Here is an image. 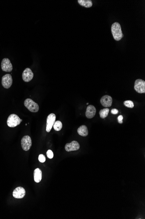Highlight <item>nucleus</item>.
I'll return each mask as SVG.
<instances>
[{"instance_id": "obj_22", "label": "nucleus", "mask_w": 145, "mask_h": 219, "mask_svg": "<svg viewBox=\"0 0 145 219\" xmlns=\"http://www.w3.org/2000/svg\"><path fill=\"white\" fill-rule=\"evenodd\" d=\"M123 116L122 115L119 116L118 117V120L120 124H122L123 123Z\"/></svg>"}, {"instance_id": "obj_5", "label": "nucleus", "mask_w": 145, "mask_h": 219, "mask_svg": "<svg viewBox=\"0 0 145 219\" xmlns=\"http://www.w3.org/2000/svg\"><path fill=\"white\" fill-rule=\"evenodd\" d=\"M21 145L25 151L29 150L32 146V141L30 137L28 135L23 137L21 141Z\"/></svg>"}, {"instance_id": "obj_16", "label": "nucleus", "mask_w": 145, "mask_h": 219, "mask_svg": "<svg viewBox=\"0 0 145 219\" xmlns=\"http://www.w3.org/2000/svg\"><path fill=\"white\" fill-rule=\"evenodd\" d=\"M77 2L80 6L85 8H90L93 5V2L91 0H78Z\"/></svg>"}, {"instance_id": "obj_21", "label": "nucleus", "mask_w": 145, "mask_h": 219, "mask_svg": "<svg viewBox=\"0 0 145 219\" xmlns=\"http://www.w3.org/2000/svg\"><path fill=\"white\" fill-rule=\"evenodd\" d=\"M47 156L49 159H52L53 157V152H52V150H48L47 151Z\"/></svg>"}, {"instance_id": "obj_4", "label": "nucleus", "mask_w": 145, "mask_h": 219, "mask_svg": "<svg viewBox=\"0 0 145 219\" xmlns=\"http://www.w3.org/2000/svg\"><path fill=\"white\" fill-rule=\"evenodd\" d=\"M134 89L138 93H145V82L144 80L138 79L135 80L134 85Z\"/></svg>"}, {"instance_id": "obj_7", "label": "nucleus", "mask_w": 145, "mask_h": 219, "mask_svg": "<svg viewBox=\"0 0 145 219\" xmlns=\"http://www.w3.org/2000/svg\"><path fill=\"white\" fill-rule=\"evenodd\" d=\"M1 67L3 71L11 72L13 70V66L10 60L8 58H4L1 63Z\"/></svg>"}, {"instance_id": "obj_23", "label": "nucleus", "mask_w": 145, "mask_h": 219, "mask_svg": "<svg viewBox=\"0 0 145 219\" xmlns=\"http://www.w3.org/2000/svg\"><path fill=\"white\" fill-rule=\"evenodd\" d=\"M119 111L117 109H116V108H113L111 110V113L113 114L116 115L118 113Z\"/></svg>"}, {"instance_id": "obj_6", "label": "nucleus", "mask_w": 145, "mask_h": 219, "mask_svg": "<svg viewBox=\"0 0 145 219\" xmlns=\"http://www.w3.org/2000/svg\"><path fill=\"white\" fill-rule=\"evenodd\" d=\"M13 79L10 74H6L2 78V84L3 87L6 89H8L12 85Z\"/></svg>"}, {"instance_id": "obj_20", "label": "nucleus", "mask_w": 145, "mask_h": 219, "mask_svg": "<svg viewBox=\"0 0 145 219\" xmlns=\"http://www.w3.org/2000/svg\"><path fill=\"white\" fill-rule=\"evenodd\" d=\"M38 160L40 162L44 163L46 161V158L44 155L40 154L39 156Z\"/></svg>"}, {"instance_id": "obj_1", "label": "nucleus", "mask_w": 145, "mask_h": 219, "mask_svg": "<svg viewBox=\"0 0 145 219\" xmlns=\"http://www.w3.org/2000/svg\"><path fill=\"white\" fill-rule=\"evenodd\" d=\"M111 32L113 38L116 41H120L123 37V34L121 27L120 23L117 22L114 23L111 26Z\"/></svg>"}, {"instance_id": "obj_13", "label": "nucleus", "mask_w": 145, "mask_h": 219, "mask_svg": "<svg viewBox=\"0 0 145 219\" xmlns=\"http://www.w3.org/2000/svg\"><path fill=\"white\" fill-rule=\"evenodd\" d=\"M96 113V109L93 105H90L87 107L86 112V116L88 119L93 118Z\"/></svg>"}, {"instance_id": "obj_12", "label": "nucleus", "mask_w": 145, "mask_h": 219, "mask_svg": "<svg viewBox=\"0 0 145 219\" xmlns=\"http://www.w3.org/2000/svg\"><path fill=\"white\" fill-rule=\"evenodd\" d=\"M100 103L103 106L108 108L112 106L113 99L110 96L105 95L101 99Z\"/></svg>"}, {"instance_id": "obj_14", "label": "nucleus", "mask_w": 145, "mask_h": 219, "mask_svg": "<svg viewBox=\"0 0 145 219\" xmlns=\"http://www.w3.org/2000/svg\"><path fill=\"white\" fill-rule=\"evenodd\" d=\"M33 175H34V180L36 183H40L41 180L42 173L41 171L39 168H37L34 170Z\"/></svg>"}, {"instance_id": "obj_17", "label": "nucleus", "mask_w": 145, "mask_h": 219, "mask_svg": "<svg viewBox=\"0 0 145 219\" xmlns=\"http://www.w3.org/2000/svg\"><path fill=\"white\" fill-rule=\"evenodd\" d=\"M110 109L108 108H105L101 109L99 112L100 116L101 118L104 119L108 116Z\"/></svg>"}, {"instance_id": "obj_8", "label": "nucleus", "mask_w": 145, "mask_h": 219, "mask_svg": "<svg viewBox=\"0 0 145 219\" xmlns=\"http://www.w3.org/2000/svg\"><path fill=\"white\" fill-rule=\"evenodd\" d=\"M56 116L54 113H51L48 115L47 119V125H46V131L50 132L52 129L53 124L55 123Z\"/></svg>"}, {"instance_id": "obj_9", "label": "nucleus", "mask_w": 145, "mask_h": 219, "mask_svg": "<svg viewBox=\"0 0 145 219\" xmlns=\"http://www.w3.org/2000/svg\"><path fill=\"white\" fill-rule=\"evenodd\" d=\"M33 76H34V74L30 68H26L23 71L22 74L23 81L26 82H30L33 78Z\"/></svg>"}, {"instance_id": "obj_10", "label": "nucleus", "mask_w": 145, "mask_h": 219, "mask_svg": "<svg viewBox=\"0 0 145 219\" xmlns=\"http://www.w3.org/2000/svg\"><path fill=\"white\" fill-rule=\"evenodd\" d=\"M80 148V145L76 141H72L70 143H68L65 146V149L68 152L78 150Z\"/></svg>"}, {"instance_id": "obj_11", "label": "nucleus", "mask_w": 145, "mask_h": 219, "mask_svg": "<svg viewBox=\"0 0 145 219\" xmlns=\"http://www.w3.org/2000/svg\"><path fill=\"white\" fill-rule=\"evenodd\" d=\"M26 192L25 188L22 187H18L14 190L13 196L16 199H22L25 197Z\"/></svg>"}, {"instance_id": "obj_18", "label": "nucleus", "mask_w": 145, "mask_h": 219, "mask_svg": "<svg viewBox=\"0 0 145 219\" xmlns=\"http://www.w3.org/2000/svg\"><path fill=\"white\" fill-rule=\"evenodd\" d=\"M53 128L54 130L57 131H59L62 128L63 125L61 122L60 121H57L53 124Z\"/></svg>"}, {"instance_id": "obj_15", "label": "nucleus", "mask_w": 145, "mask_h": 219, "mask_svg": "<svg viewBox=\"0 0 145 219\" xmlns=\"http://www.w3.org/2000/svg\"><path fill=\"white\" fill-rule=\"evenodd\" d=\"M78 133L82 137H86L88 135V130L87 126L82 125L79 127L77 129Z\"/></svg>"}, {"instance_id": "obj_19", "label": "nucleus", "mask_w": 145, "mask_h": 219, "mask_svg": "<svg viewBox=\"0 0 145 219\" xmlns=\"http://www.w3.org/2000/svg\"><path fill=\"white\" fill-rule=\"evenodd\" d=\"M124 105L125 106L129 108H133L134 107V103L132 101L127 100L124 102Z\"/></svg>"}, {"instance_id": "obj_2", "label": "nucleus", "mask_w": 145, "mask_h": 219, "mask_svg": "<svg viewBox=\"0 0 145 219\" xmlns=\"http://www.w3.org/2000/svg\"><path fill=\"white\" fill-rule=\"evenodd\" d=\"M22 120L19 117L14 114L10 115L7 120V125L9 127L13 128L20 124Z\"/></svg>"}, {"instance_id": "obj_3", "label": "nucleus", "mask_w": 145, "mask_h": 219, "mask_svg": "<svg viewBox=\"0 0 145 219\" xmlns=\"http://www.w3.org/2000/svg\"><path fill=\"white\" fill-rule=\"evenodd\" d=\"M24 105L28 110L32 112H37L39 109L37 103L30 99H27L24 102Z\"/></svg>"}]
</instances>
